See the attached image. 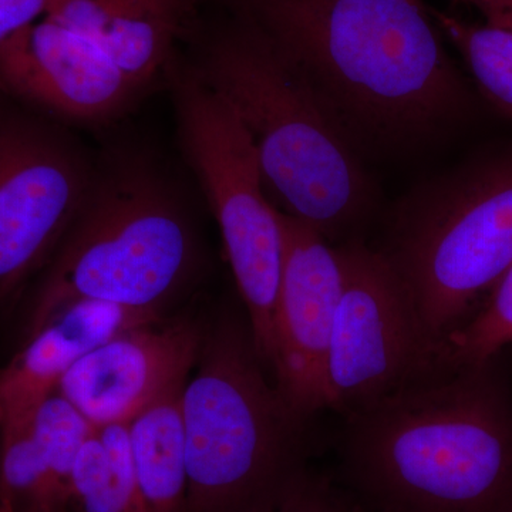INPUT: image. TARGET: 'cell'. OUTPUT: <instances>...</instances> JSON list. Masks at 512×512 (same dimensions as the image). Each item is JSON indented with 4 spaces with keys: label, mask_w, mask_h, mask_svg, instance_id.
<instances>
[{
    "label": "cell",
    "mask_w": 512,
    "mask_h": 512,
    "mask_svg": "<svg viewBox=\"0 0 512 512\" xmlns=\"http://www.w3.org/2000/svg\"><path fill=\"white\" fill-rule=\"evenodd\" d=\"M202 2L261 30L362 154L419 146L466 113V83L423 0Z\"/></svg>",
    "instance_id": "6da1fadb"
},
{
    "label": "cell",
    "mask_w": 512,
    "mask_h": 512,
    "mask_svg": "<svg viewBox=\"0 0 512 512\" xmlns=\"http://www.w3.org/2000/svg\"><path fill=\"white\" fill-rule=\"evenodd\" d=\"M497 356L456 363L345 417L343 460L367 508L507 512L512 397Z\"/></svg>",
    "instance_id": "7a4b0ae2"
},
{
    "label": "cell",
    "mask_w": 512,
    "mask_h": 512,
    "mask_svg": "<svg viewBox=\"0 0 512 512\" xmlns=\"http://www.w3.org/2000/svg\"><path fill=\"white\" fill-rule=\"evenodd\" d=\"M211 6V5H210ZM188 29L180 53L248 131L279 211L330 244L350 241L373 207L357 150L305 76L254 25L215 8Z\"/></svg>",
    "instance_id": "3957f363"
},
{
    "label": "cell",
    "mask_w": 512,
    "mask_h": 512,
    "mask_svg": "<svg viewBox=\"0 0 512 512\" xmlns=\"http://www.w3.org/2000/svg\"><path fill=\"white\" fill-rule=\"evenodd\" d=\"M198 241L180 188L147 151L110 144L79 214L37 275L26 338L67 303L163 311L192 278Z\"/></svg>",
    "instance_id": "277c9868"
},
{
    "label": "cell",
    "mask_w": 512,
    "mask_h": 512,
    "mask_svg": "<svg viewBox=\"0 0 512 512\" xmlns=\"http://www.w3.org/2000/svg\"><path fill=\"white\" fill-rule=\"evenodd\" d=\"M195 365L181 393L187 508L248 512L301 470L306 421L269 379L248 319L222 315L205 330Z\"/></svg>",
    "instance_id": "5b68a950"
},
{
    "label": "cell",
    "mask_w": 512,
    "mask_h": 512,
    "mask_svg": "<svg viewBox=\"0 0 512 512\" xmlns=\"http://www.w3.org/2000/svg\"><path fill=\"white\" fill-rule=\"evenodd\" d=\"M380 251L430 335L448 345L512 264V150L414 194Z\"/></svg>",
    "instance_id": "8992f818"
},
{
    "label": "cell",
    "mask_w": 512,
    "mask_h": 512,
    "mask_svg": "<svg viewBox=\"0 0 512 512\" xmlns=\"http://www.w3.org/2000/svg\"><path fill=\"white\" fill-rule=\"evenodd\" d=\"M163 82L181 153L220 227L255 348L271 372L284 241L254 143L232 107L192 72L180 50L168 63Z\"/></svg>",
    "instance_id": "52a82bcc"
},
{
    "label": "cell",
    "mask_w": 512,
    "mask_h": 512,
    "mask_svg": "<svg viewBox=\"0 0 512 512\" xmlns=\"http://www.w3.org/2000/svg\"><path fill=\"white\" fill-rule=\"evenodd\" d=\"M343 284L326 362V406L348 417L456 365L424 326L380 249L338 245Z\"/></svg>",
    "instance_id": "ba28073f"
},
{
    "label": "cell",
    "mask_w": 512,
    "mask_h": 512,
    "mask_svg": "<svg viewBox=\"0 0 512 512\" xmlns=\"http://www.w3.org/2000/svg\"><path fill=\"white\" fill-rule=\"evenodd\" d=\"M73 128L0 90V303L40 274L86 200L96 153Z\"/></svg>",
    "instance_id": "9c48e42d"
},
{
    "label": "cell",
    "mask_w": 512,
    "mask_h": 512,
    "mask_svg": "<svg viewBox=\"0 0 512 512\" xmlns=\"http://www.w3.org/2000/svg\"><path fill=\"white\" fill-rule=\"evenodd\" d=\"M284 241L272 320L271 375L286 406L308 421L326 406V362L342 291L343 265L332 245L305 222L278 210Z\"/></svg>",
    "instance_id": "30bf717a"
},
{
    "label": "cell",
    "mask_w": 512,
    "mask_h": 512,
    "mask_svg": "<svg viewBox=\"0 0 512 512\" xmlns=\"http://www.w3.org/2000/svg\"><path fill=\"white\" fill-rule=\"evenodd\" d=\"M0 90L69 126L104 127L151 89L86 37L43 16L0 45Z\"/></svg>",
    "instance_id": "8fae6325"
},
{
    "label": "cell",
    "mask_w": 512,
    "mask_h": 512,
    "mask_svg": "<svg viewBox=\"0 0 512 512\" xmlns=\"http://www.w3.org/2000/svg\"><path fill=\"white\" fill-rule=\"evenodd\" d=\"M204 333L188 319L128 329L82 357L56 393L93 426L130 423L151 403L187 383Z\"/></svg>",
    "instance_id": "7c38bea8"
},
{
    "label": "cell",
    "mask_w": 512,
    "mask_h": 512,
    "mask_svg": "<svg viewBox=\"0 0 512 512\" xmlns=\"http://www.w3.org/2000/svg\"><path fill=\"white\" fill-rule=\"evenodd\" d=\"M160 318L161 312L92 299L64 305L28 336L20 352L0 370V427L32 414L57 392L67 372L101 343Z\"/></svg>",
    "instance_id": "4fadbf2b"
},
{
    "label": "cell",
    "mask_w": 512,
    "mask_h": 512,
    "mask_svg": "<svg viewBox=\"0 0 512 512\" xmlns=\"http://www.w3.org/2000/svg\"><path fill=\"white\" fill-rule=\"evenodd\" d=\"M202 0H55L47 18L99 47L153 89L200 16Z\"/></svg>",
    "instance_id": "5bb4252c"
},
{
    "label": "cell",
    "mask_w": 512,
    "mask_h": 512,
    "mask_svg": "<svg viewBox=\"0 0 512 512\" xmlns=\"http://www.w3.org/2000/svg\"><path fill=\"white\" fill-rule=\"evenodd\" d=\"M184 386L164 394L128 423L131 457L146 512L187 508V441L181 412Z\"/></svg>",
    "instance_id": "9a60e30c"
},
{
    "label": "cell",
    "mask_w": 512,
    "mask_h": 512,
    "mask_svg": "<svg viewBox=\"0 0 512 512\" xmlns=\"http://www.w3.org/2000/svg\"><path fill=\"white\" fill-rule=\"evenodd\" d=\"M70 505L80 512H146L128 423L94 427L84 441L70 478Z\"/></svg>",
    "instance_id": "2e32d148"
},
{
    "label": "cell",
    "mask_w": 512,
    "mask_h": 512,
    "mask_svg": "<svg viewBox=\"0 0 512 512\" xmlns=\"http://www.w3.org/2000/svg\"><path fill=\"white\" fill-rule=\"evenodd\" d=\"M431 15L444 39L460 53L481 96L512 120V30L436 9Z\"/></svg>",
    "instance_id": "e0dca14e"
},
{
    "label": "cell",
    "mask_w": 512,
    "mask_h": 512,
    "mask_svg": "<svg viewBox=\"0 0 512 512\" xmlns=\"http://www.w3.org/2000/svg\"><path fill=\"white\" fill-rule=\"evenodd\" d=\"M0 512H66L28 417L0 427Z\"/></svg>",
    "instance_id": "ac0fdd59"
},
{
    "label": "cell",
    "mask_w": 512,
    "mask_h": 512,
    "mask_svg": "<svg viewBox=\"0 0 512 512\" xmlns=\"http://www.w3.org/2000/svg\"><path fill=\"white\" fill-rule=\"evenodd\" d=\"M28 419L45 456L57 498L67 511L74 463L84 441L96 426L59 393L47 397Z\"/></svg>",
    "instance_id": "d6986e66"
},
{
    "label": "cell",
    "mask_w": 512,
    "mask_h": 512,
    "mask_svg": "<svg viewBox=\"0 0 512 512\" xmlns=\"http://www.w3.org/2000/svg\"><path fill=\"white\" fill-rule=\"evenodd\" d=\"M512 343V264L483 306L448 338L456 363H481Z\"/></svg>",
    "instance_id": "ffe728a7"
},
{
    "label": "cell",
    "mask_w": 512,
    "mask_h": 512,
    "mask_svg": "<svg viewBox=\"0 0 512 512\" xmlns=\"http://www.w3.org/2000/svg\"><path fill=\"white\" fill-rule=\"evenodd\" d=\"M248 512H343V504L328 484L301 468Z\"/></svg>",
    "instance_id": "44dd1931"
},
{
    "label": "cell",
    "mask_w": 512,
    "mask_h": 512,
    "mask_svg": "<svg viewBox=\"0 0 512 512\" xmlns=\"http://www.w3.org/2000/svg\"><path fill=\"white\" fill-rule=\"evenodd\" d=\"M53 3L55 0H0V45L46 16Z\"/></svg>",
    "instance_id": "7402d4cb"
},
{
    "label": "cell",
    "mask_w": 512,
    "mask_h": 512,
    "mask_svg": "<svg viewBox=\"0 0 512 512\" xmlns=\"http://www.w3.org/2000/svg\"><path fill=\"white\" fill-rule=\"evenodd\" d=\"M483 16L484 23L512 30V0H460Z\"/></svg>",
    "instance_id": "603a6c76"
},
{
    "label": "cell",
    "mask_w": 512,
    "mask_h": 512,
    "mask_svg": "<svg viewBox=\"0 0 512 512\" xmlns=\"http://www.w3.org/2000/svg\"><path fill=\"white\" fill-rule=\"evenodd\" d=\"M343 512H379L375 510H370L367 507H360V505H356V507H346L343 505Z\"/></svg>",
    "instance_id": "cb8c5ba5"
},
{
    "label": "cell",
    "mask_w": 512,
    "mask_h": 512,
    "mask_svg": "<svg viewBox=\"0 0 512 512\" xmlns=\"http://www.w3.org/2000/svg\"><path fill=\"white\" fill-rule=\"evenodd\" d=\"M507 512H512V504H511V507L508 508Z\"/></svg>",
    "instance_id": "d4e9b609"
}]
</instances>
